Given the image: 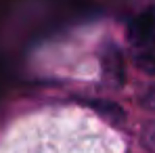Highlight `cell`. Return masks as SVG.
Instances as JSON below:
<instances>
[{
    "mask_svg": "<svg viewBox=\"0 0 155 153\" xmlns=\"http://www.w3.org/2000/svg\"><path fill=\"white\" fill-rule=\"evenodd\" d=\"M143 105L149 107V109H155V86H151L147 90V95L143 97Z\"/></svg>",
    "mask_w": 155,
    "mask_h": 153,
    "instance_id": "277c9868",
    "label": "cell"
},
{
    "mask_svg": "<svg viewBox=\"0 0 155 153\" xmlns=\"http://www.w3.org/2000/svg\"><path fill=\"white\" fill-rule=\"evenodd\" d=\"M153 40H155V6H151L132 21L130 42H132V48H138V46L149 44Z\"/></svg>",
    "mask_w": 155,
    "mask_h": 153,
    "instance_id": "6da1fadb",
    "label": "cell"
},
{
    "mask_svg": "<svg viewBox=\"0 0 155 153\" xmlns=\"http://www.w3.org/2000/svg\"><path fill=\"white\" fill-rule=\"evenodd\" d=\"M143 141H145V145H147L149 149H153V151H155V122H149V124L145 126Z\"/></svg>",
    "mask_w": 155,
    "mask_h": 153,
    "instance_id": "3957f363",
    "label": "cell"
},
{
    "mask_svg": "<svg viewBox=\"0 0 155 153\" xmlns=\"http://www.w3.org/2000/svg\"><path fill=\"white\" fill-rule=\"evenodd\" d=\"M134 63L147 72V74H155V40L149 44H143L138 48H134Z\"/></svg>",
    "mask_w": 155,
    "mask_h": 153,
    "instance_id": "7a4b0ae2",
    "label": "cell"
}]
</instances>
